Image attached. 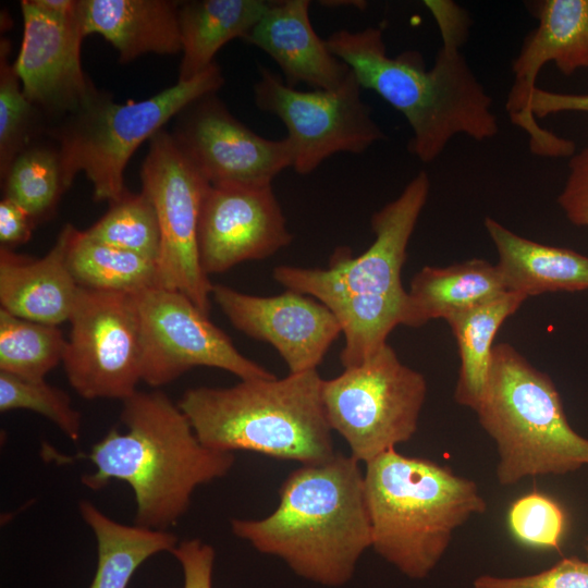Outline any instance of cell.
<instances>
[{
  "label": "cell",
  "mask_w": 588,
  "mask_h": 588,
  "mask_svg": "<svg viewBox=\"0 0 588 588\" xmlns=\"http://www.w3.org/2000/svg\"><path fill=\"white\" fill-rule=\"evenodd\" d=\"M424 3L442 39L430 69L416 50L389 56L381 27L340 29L326 40L362 88L371 89L405 117L413 132L411 154L430 163L456 135L478 142L495 137L499 122L491 96L462 51L469 35L468 13L450 0Z\"/></svg>",
  "instance_id": "cell-1"
},
{
  "label": "cell",
  "mask_w": 588,
  "mask_h": 588,
  "mask_svg": "<svg viewBox=\"0 0 588 588\" xmlns=\"http://www.w3.org/2000/svg\"><path fill=\"white\" fill-rule=\"evenodd\" d=\"M122 432L112 428L84 455L95 470L82 477L91 490L111 480L134 493V525L168 530L187 512L197 487L222 478L235 456L206 448L177 404L160 391L123 401Z\"/></svg>",
  "instance_id": "cell-2"
},
{
  "label": "cell",
  "mask_w": 588,
  "mask_h": 588,
  "mask_svg": "<svg viewBox=\"0 0 588 588\" xmlns=\"http://www.w3.org/2000/svg\"><path fill=\"white\" fill-rule=\"evenodd\" d=\"M279 497L277 509L265 518H233L232 532L307 580L345 585L371 548L359 462L336 452L326 463L302 465L286 477Z\"/></svg>",
  "instance_id": "cell-3"
},
{
  "label": "cell",
  "mask_w": 588,
  "mask_h": 588,
  "mask_svg": "<svg viewBox=\"0 0 588 588\" xmlns=\"http://www.w3.org/2000/svg\"><path fill=\"white\" fill-rule=\"evenodd\" d=\"M429 192V176L420 171L371 216L375 241L362 255L339 248L327 268L282 265L272 271L286 290L316 298L336 317L345 340L340 354L344 368L363 364L404 322L407 291L401 273Z\"/></svg>",
  "instance_id": "cell-4"
},
{
  "label": "cell",
  "mask_w": 588,
  "mask_h": 588,
  "mask_svg": "<svg viewBox=\"0 0 588 588\" xmlns=\"http://www.w3.org/2000/svg\"><path fill=\"white\" fill-rule=\"evenodd\" d=\"M316 370L278 379L241 380L228 388L187 389L179 407L208 449L249 451L302 465L336 454Z\"/></svg>",
  "instance_id": "cell-5"
},
{
  "label": "cell",
  "mask_w": 588,
  "mask_h": 588,
  "mask_svg": "<svg viewBox=\"0 0 588 588\" xmlns=\"http://www.w3.org/2000/svg\"><path fill=\"white\" fill-rule=\"evenodd\" d=\"M364 486L371 548L412 579L426 578L455 529L487 509L473 480L395 449L366 464Z\"/></svg>",
  "instance_id": "cell-6"
},
{
  "label": "cell",
  "mask_w": 588,
  "mask_h": 588,
  "mask_svg": "<svg viewBox=\"0 0 588 588\" xmlns=\"http://www.w3.org/2000/svg\"><path fill=\"white\" fill-rule=\"evenodd\" d=\"M474 411L497 445L504 487L588 465V439L571 427L553 381L507 343L494 345Z\"/></svg>",
  "instance_id": "cell-7"
},
{
  "label": "cell",
  "mask_w": 588,
  "mask_h": 588,
  "mask_svg": "<svg viewBox=\"0 0 588 588\" xmlns=\"http://www.w3.org/2000/svg\"><path fill=\"white\" fill-rule=\"evenodd\" d=\"M224 84L215 62L196 77L139 100L115 103L98 90L75 112L47 128L59 149L68 188L83 172L97 201L114 203L127 192L124 170L135 150L196 99Z\"/></svg>",
  "instance_id": "cell-8"
},
{
  "label": "cell",
  "mask_w": 588,
  "mask_h": 588,
  "mask_svg": "<svg viewBox=\"0 0 588 588\" xmlns=\"http://www.w3.org/2000/svg\"><path fill=\"white\" fill-rule=\"evenodd\" d=\"M427 391L424 375L385 343L363 364L323 380L322 402L332 431L366 465L413 438Z\"/></svg>",
  "instance_id": "cell-9"
},
{
  "label": "cell",
  "mask_w": 588,
  "mask_h": 588,
  "mask_svg": "<svg viewBox=\"0 0 588 588\" xmlns=\"http://www.w3.org/2000/svg\"><path fill=\"white\" fill-rule=\"evenodd\" d=\"M140 180L160 230L156 286L181 292L209 315L213 284L200 264L198 229L210 184L164 130L149 139Z\"/></svg>",
  "instance_id": "cell-10"
},
{
  "label": "cell",
  "mask_w": 588,
  "mask_h": 588,
  "mask_svg": "<svg viewBox=\"0 0 588 588\" xmlns=\"http://www.w3.org/2000/svg\"><path fill=\"white\" fill-rule=\"evenodd\" d=\"M254 86L257 108L278 117L287 130L292 168L315 171L338 152L363 154L385 134L362 99V86L351 70L335 89L299 90L271 70L259 66Z\"/></svg>",
  "instance_id": "cell-11"
},
{
  "label": "cell",
  "mask_w": 588,
  "mask_h": 588,
  "mask_svg": "<svg viewBox=\"0 0 588 588\" xmlns=\"http://www.w3.org/2000/svg\"><path fill=\"white\" fill-rule=\"evenodd\" d=\"M69 321L62 363L77 394L122 402L135 394L143 380V346L133 295L79 286Z\"/></svg>",
  "instance_id": "cell-12"
},
{
  "label": "cell",
  "mask_w": 588,
  "mask_h": 588,
  "mask_svg": "<svg viewBox=\"0 0 588 588\" xmlns=\"http://www.w3.org/2000/svg\"><path fill=\"white\" fill-rule=\"evenodd\" d=\"M132 295L142 332V379L148 385H166L198 366L219 368L241 380L275 377L240 353L181 292L151 286Z\"/></svg>",
  "instance_id": "cell-13"
},
{
  "label": "cell",
  "mask_w": 588,
  "mask_h": 588,
  "mask_svg": "<svg viewBox=\"0 0 588 588\" xmlns=\"http://www.w3.org/2000/svg\"><path fill=\"white\" fill-rule=\"evenodd\" d=\"M174 142L210 185H269L292 167L286 138H265L226 108L217 93L185 107L171 133Z\"/></svg>",
  "instance_id": "cell-14"
},
{
  "label": "cell",
  "mask_w": 588,
  "mask_h": 588,
  "mask_svg": "<svg viewBox=\"0 0 588 588\" xmlns=\"http://www.w3.org/2000/svg\"><path fill=\"white\" fill-rule=\"evenodd\" d=\"M536 15L538 25L526 36L513 61L514 79L505 108L511 122L527 134L534 155L572 157L575 143L541 127L530 102L538 74L548 62L564 75L588 69V0H544Z\"/></svg>",
  "instance_id": "cell-15"
},
{
  "label": "cell",
  "mask_w": 588,
  "mask_h": 588,
  "mask_svg": "<svg viewBox=\"0 0 588 588\" xmlns=\"http://www.w3.org/2000/svg\"><path fill=\"white\" fill-rule=\"evenodd\" d=\"M23 39L14 66L26 98L47 119L75 112L97 91L83 71L84 39L78 11L52 14L34 0L21 1Z\"/></svg>",
  "instance_id": "cell-16"
},
{
  "label": "cell",
  "mask_w": 588,
  "mask_h": 588,
  "mask_svg": "<svg viewBox=\"0 0 588 588\" xmlns=\"http://www.w3.org/2000/svg\"><path fill=\"white\" fill-rule=\"evenodd\" d=\"M293 241L269 185H210L198 229L200 264L209 275L261 260Z\"/></svg>",
  "instance_id": "cell-17"
},
{
  "label": "cell",
  "mask_w": 588,
  "mask_h": 588,
  "mask_svg": "<svg viewBox=\"0 0 588 588\" xmlns=\"http://www.w3.org/2000/svg\"><path fill=\"white\" fill-rule=\"evenodd\" d=\"M211 298L236 330L273 346L290 373L316 370L342 333L327 306L291 290L264 297L213 284Z\"/></svg>",
  "instance_id": "cell-18"
},
{
  "label": "cell",
  "mask_w": 588,
  "mask_h": 588,
  "mask_svg": "<svg viewBox=\"0 0 588 588\" xmlns=\"http://www.w3.org/2000/svg\"><path fill=\"white\" fill-rule=\"evenodd\" d=\"M77 229L65 224L41 258L0 249L1 308L17 317L58 326L69 321L79 285L69 267V250Z\"/></svg>",
  "instance_id": "cell-19"
},
{
  "label": "cell",
  "mask_w": 588,
  "mask_h": 588,
  "mask_svg": "<svg viewBox=\"0 0 588 588\" xmlns=\"http://www.w3.org/2000/svg\"><path fill=\"white\" fill-rule=\"evenodd\" d=\"M309 7L308 0L271 1L245 41L277 62L286 85L305 83L314 89H335L351 69L317 35Z\"/></svg>",
  "instance_id": "cell-20"
},
{
  "label": "cell",
  "mask_w": 588,
  "mask_h": 588,
  "mask_svg": "<svg viewBox=\"0 0 588 588\" xmlns=\"http://www.w3.org/2000/svg\"><path fill=\"white\" fill-rule=\"evenodd\" d=\"M179 3L172 0H79L84 36L98 34L110 42L120 63L146 53L182 51Z\"/></svg>",
  "instance_id": "cell-21"
},
{
  "label": "cell",
  "mask_w": 588,
  "mask_h": 588,
  "mask_svg": "<svg viewBox=\"0 0 588 588\" xmlns=\"http://www.w3.org/2000/svg\"><path fill=\"white\" fill-rule=\"evenodd\" d=\"M483 224L497 249V267L509 292L529 297L588 290V256L528 240L491 217H486Z\"/></svg>",
  "instance_id": "cell-22"
},
{
  "label": "cell",
  "mask_w": 588,
  "mask_h": 588,
  "mask_svg": "<svg viewBox=\"0 0 588 588\" xmlns=\"http://www.w3.org/2000/svg\"><path fill=\"white\" fill-rule=\"evenodd\" d=\"M509 292L497 267L473 258L448 267H422L412 279L403 326L420 328Z\"/></svg>",
  "instance_id": "cell-23"
},
{
  "label": "cell",
  "mask_w": 588,
  "mask_h": 588,
  "mask_svg": "<svg viewBox=\"0 0 588 588\" xmlns=\"http://www.w3.org/2000/svg\"><path fill=\"white\" fill-rule=\"evenodd\" d=\"M270 3L265 0L180 1L183 57L177 82L189 81L207 70L215 63L220 48L230 40H245Z\"/></svg>",
  "instance_id": "cell-24"
},
{
  "label": "cell",
  "mask_w": 588,
  "mask_h": 588,
  "mask_svg": "<svg viewBox=\"0 0 588 588\" xmlns=\"http://www.w3.org/2000/svg\"><path fill=\"white\" fill-rule=\"evenodd\" d=\"M79 514L97 542V567L88 588H127L136 569L160 552H171L179 543L168 530L124 525L83 500Z\"/></svg>",
  "instance_id": "cell-25"
},
{
  "label": "cell",
  "mask_w": 588,
  "mask_h": 588,
  "mask_svg": "<svg viewBox=\"0 0 588 588\" xmlns=\"http://www.w3.org/2000/svg\"><path fill=\"white\" fill-rule=\"evenodd\" d=\"M526 299L522 294L505 292L445 319L456 340L461 360L454 393L458 404L475 409L488 376L495 335Z\"/></svg>",
  "instance_id": "cell-26"
},
{
  "label": "cell",
  "mask_w": 588,
  "mask_h": 588,
  "mask_svg": "<svg viewBox=\"0 0 588 588\" xmlns=\"http://www.w3.org/2000/svg\"><path fill=\"white\" fill-rule=\"evenodd\" d=\"M69 267L81 287L134 294L156 286L157 262L89 238L76 230Z\"/></svg>",
  "instance_id": "cell-27"
},
{
  "label": "cell",
  "mask_w": 588,
  "mask_h": 588,
  "mask_svg": "<svg viewBox=\"0 0 588 588\" xmlns=\"http://www.w3.org/2000/svg\"><path fill=\"white\" fill-rule=\"evenodd\" d=\"M66 344L58 326L0 309V371L27 380H45L63 362Z\"/></svg>",
  "instance_id": "cell-28"
},
{
  "label": "cell",
  "mask_w": 588,
  "mask_h": 588,
  "mask_svg": "<svg viewBox=\"0 0 588 588\" xmlns=\"http://www.w3.org/2000/svg\"><path fill=\"white\" fill-rule=\"evenodd\" d=\"M1 182L4 197L20 205L35 223L54 210L68 189L57 145L37 142L16 156Z\"/></svg>",
  "instance_id": "cell-29"
},
{
  "label": "cell",
  "mask_w": 588,
  "mask_h": 588,
  "mask_svg": "<svg viewBox=\"0 0 588 588\" xmlns=\"http://www.w3.org/2000/svg\"><path fill=\"white\" fill-rule=\"evenodd\" d=\"M11 42L0 40V175H7L16 156L45 130V115L26 98L14 62Z\"/></svg>",
  "instance_id": "cell-30"
},
{
  "label": "cell",
  "mask_w": 588,
  "mask_h": 588,
  "mask_svg": "<svg viewBox=\"0 0 588 588\" xmlns=\"http://www.w3.org/2000/svg\"><path fill=\"white\" fill-rule=\"evenodd\" d=\"M84 233L91 240L156 260L160 230L155 208L140 192H126L111 203L106 215Z\"/></svg>",
  "instance_id": "cell-31"
},
{
  "label": "cell",
  "mask_w": 588,
  "mask_h": 588,
  "mask_svg": "<svg viewBox=\"0 0 588 588\" xmlns=\"http://www.w3.org/2000/svg\"><path fill=\"white\" fill-rule=\"evenodd\" d=\"M15 409L42 415L72 441L81 436L82 416L66 392L45 380H27L0 371V412Z\"/></svg>",
  "instance_id": "cell-32"
},
{
  "label": "cell",
  "mask_w": 588,
  "mask_h": 588,
  "mask_svg": "<svg viewBox=\"0 0 588 588\" xmlns=\"http://www.w3.org/2000/svg\"><path fill=\"white\" fill-rule=\"evenodd\" d=\"M509 525L514 536L522 542L559 550L565 515L551 498L531 492L512 503Z\"/></svg>",
  "instance_id": "cell-33"
},
{
  "label": "cell",
  "mask_w": 588,
  "mask_h": 588,
  "mask_svg": "<svg viewBox=\"0 0 588 588\" xmlns=\"http://www.w3.org/2000/svg\"><path fill=\"white\" fill-rule=\"evenodd\" d=\"M474 588H588V561L563 558L552 567L531 575L499 577L480 575Z\"/></svg>",
  "instance_id": "cell-34"
},
{
  "label": "cell",
  "mask_w": 588,
  "mask_h": 588,
  "mask_svg": "<svg viewBox=\"0 0 588 588\" xmlns=\"http://www.w3.org/2000/svg\"><path fill=\"white\" fill-rule=\"evenodd\" d=\"M558 204L573 224L588 226V146L571 157Z\"/></svg>",
  "instance_id": "cell-35"
},
{
  "label": "cell",
  "mask_w": 588,
  "mask_h": 588,
  "mask_svg": "<svg viewBox=\"0 0 588 588\" xmlns=\"http://www.w3.org/2000/svg\"><path fill=\"white\" fill-rule=\"evenodd\" d=\"M183 569V588H212V571L216 559L215 549L193 538L179 541L170 552Z\"/></svg>",
  "instance_id": "cell-36"
},
{
  "label": "cell",
  "mask_w": 588,
  "mask_h": 588,
  "mask_svg": "<svg viewBox=\"0 0 588 588\" xmlns=\"http://www.w3.org/2000/svg\"><path fill=\"white\" fill-rule=\"evenodd\" d=\"M33 218L15 201L3 197L0 201V243L10 248L24 244L32 237Z\"/></svg>",
  "instance_id": "cell-37"
},
{
  "label": "cell",
  "mask_w": 588,
  "mask_h": 588,
  "mask_svg": "<svg viewBox=\"0 0 588 588\" xmlns=\"http://www.w3.org/2000/svg\"><path fill=\"white\" fill-rule=\"evenodd\" d=\"M530 109L536 119L568 111L588 113V94H564L537 87L531 97Z\"/></svg>",
  "instance_id": "cell-38"
},
{
  "label": "cell",
  "mask_w": 588,
  "mask_h": 588,
  "mask_svg": "<svg viewBox=\"0 0 588 588\" xmlns=\"http://www.w3.org/2000/svg\"><path fill=\"white\" fill-rule=\"evenodd\" d=\"M320 3H324L323 5L327 7H338V5H350V7H357L359 9H363L366 5L365 1H321Z\"/></svg>",
  "instance_id": "cell-39"
},
{
  "label": "cell",
  "mask_w": 588,
  "mask_h": 588,
  "mask_svg": "<svg viewBox=\"0 0 588 588\" xmlns=\"http://www.w3.org/2000/svg\"><path fill=\"white\" fill-rule=\"evenodd\" d=\"M586 552H587V561H588V537L586 538Z\"/></svg>",
  "instance_id": "cell-40"
}]
</instances>
